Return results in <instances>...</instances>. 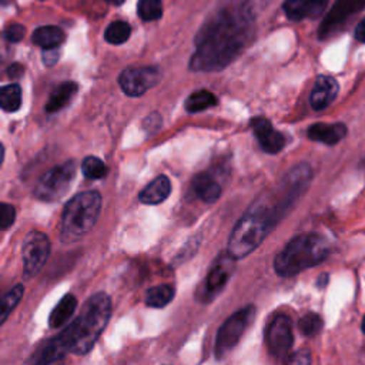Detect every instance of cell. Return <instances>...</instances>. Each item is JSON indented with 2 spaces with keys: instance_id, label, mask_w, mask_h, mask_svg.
<instances>
[{
  "instance_id": "28",
  "label": "cell",
  "mask_w": 365,
  "mask_h": 365,
  "mask_svg": "<svg viewBox=\"0 0 365 365\" xmlns=\"http://www.w3.org/2000/svg\"><path fill=\"white\" fill-rule=\"evenodd\" d=\"M24 294V287L21 284H17L14 285L7 294H4L3 297V301H1V315H0V322L3 324L9 314L14 309V307L20 302L21 297Z\"/></svg>"
},
{
  "instance_id": "2",
  "label": "cell",
  "mask_w": 365,
  "mask_h": 365,
  "mask_svg": "<svg viewBox=\"0 0 365 365\" xmlns=\"http://www.w3.org/2000/svg\"><path fill=\"white\" fill-rule=\"evenodd\" d=\"M309 181L311 174L297 165L272 194H261L235 224L227 242V252L235 259L251 254L284 218Z\"/></svg>"
},
{
  "instance_id": "38",
  "label": "cell",
  "mask_w": 365,
  "mask_h": 365,
  "mask_svg": "<svg viewBox=\"0 0 365 365\" xmlns=\"http://www.w3.org/2000/svg\"><path fill=\"white\" fill-rule=\"evenodd\" d=\"M13 0H1V6H7L9 3H11Z\"/></svg>"
},
{
  "instance_id": "31",
  "label": "cell",
  "mask_w": 365,
  "mask_h": 365,
  "mask_svg": "<svg viewBox=\"0 0 365 365\" xmlns=\"http://www.w3.org/2000/svg\"><path fill=\"white\" fill-rule=\"evenodd\" d=\"M24 34H26V29H24L23 24H19V23H13V24L7 26L4 29V33H3L4 38L7 41H11V43L20 41L24 37Z\"/></svg>"
},
{
  "instance_id": "7",
  "label": "cell",
  "mask_w": 365,
  "mask_h": 365,
  "mask_svg": "<svg viewBox=\"0 0 365 365\" xmlns=\"http://www.w3.org/2000/svg\"><path fill=\"white\" fill-rule=\"evenodd\" d=\"M255 317V308L252 305H248L237 312H234L225 322L221 325V328L217 332L215 336V356L218 359L224 358L241 339L248 325L252 322Z\"/></svg>"
},
{
  "instance_id": "26",
  "label": "cell",
  "mask_w": 365,
  "mask_h": 365,
  "mask_svg": "<svg viewBox=\"0 0 365 365\" xmlns=\"http://www.w3.org/2000/svg\"><path fill=\"white\" fill-rule=\"evenodd\" d=\"M81 171L87 178L101 180L107 175V165L98 157L88 155L81 161Z\"/></svg>"
},
{
  "instance_id": "20",
  "label": "cell",
  "mask_w": 365,
  "mask_h": 365,
  "mask_svg": "<svg viewBox=\"0 0 365 365\" xmlns=\"http://www.w3.org/2000/svg\"><path fill=\"white\" fill-rule=\"evenodd\" d=\"M76 308H77V298L71 294H66L50 314V318H48L50 328H58L66 322H68Z\"/></svg>"
},
{
  "instance_id": "5",
  "label": "cell",
  "mask_w": 365,
  "mask_h": 365,
  "mask_svg": "<svg viewBox=\"0 0 365 365\" xmlns=\"http://www.w3.org/2000/svg\"><path fill=\"white\" fill-rule=\"evenodd\" d=\"M101 211V195L97 191H83L71 197L61 215V240L73 242L91 231Z\"/></svg>"
},
{
  "instance_id": "1",
  "label": "cell",
  "mask_w": 365,
  "mask_h": 365,
  "mask_svg": "<svg viewBox=\"0 0 365 365\" xmlns=\"http://www.w3.org/2000/svg\"><path fill=\"white\" fill-rule=\"evenodd\" d=\"M254 34L255 16L248 0H218L194 38L190 70H222L252 43Z\"/></svg>"
},
{
  "instance_id": "16",
  "label": "cell",
  "mask_w": 365,
  "mask_h": 365,
  "mask_svg": "<svg viewBox=\"0 0 365 365\" xmlns=\"http://www.w3.org/2000/svg\"><path fill=\"white\" fill-rule=\"evenodd\" d=\"M346 133H348V128L342 123H335V124L315 123L308 128L307 135L312 141H318L327 145H335L346 135Z\"/></svg>"
},
{
  "instance_id": "10",
  "label": "cell",
  "mask_w": 365,
  "mask_h": 365,
  "mask_svg": "<svg viewBox=\"0 0 365 365\" xmlns=\"http://www.w3.org/2000/svg\"><path fill=\"white\" fill-rule=\"evenodd\" d=\"M364 7L365 0H336L319 26L318 37L321 40H327L335 36L344 29L346 21Z\"/></svg>"
},
{
  "instance_id": "37",
  "label": "cell",
  "mask_w": 365,
  "mask_h": 365,
  "mask_svg": "<svg viewBox=\"0 0 365 365\" xmlns=\"http://www.w3.org/2000/svg\"><path fill=\"white\" fill-rule=\"evenodd\" d=\"M104 1L108 4H113V6H121L124 3V0H104Z\"/></svg>"
},
{
  "instance_id": "36",
  "label": "cell",
  "mask_w": 365,
  "mask_h": 365,
  "mask_svg": "<svg viewBox=\"0 0 365 365\" xmlns=\"http://www.w3.org/2000/svg\"><path fill=\"white\" fill-rule=\"evenodd\" d=\"M355 38L361 43H365V17L358 23L355 29Z\"/></svg>"
},
{
  "instance_id": "14",
  "label": "cell",
  "mask_w": 365,
  "mask_h": 365,
  "mask_svg": "<svg viewBox=\"0 0 365 365\" xmlns=\"http://www.w3.org/2000/svg\"><path fill=\"white\" fill-rule=\"evenodd\" d=\"M328 0H285L284 11L292 21L317 19L324 14Z\"/></svg>"
},
{
  "instance_id": "21",
  "label": "cell",
  "mask_w": 365,
  "mask_h": 365,
  "mask_svg": "<svg viewBox=\"0 0 365 365\" xmlns=\"http://www.w3.org/2000/svg\"><path fill=\"white\" fill-rule=\"evenodd\" d=\"M64 38H66L64 31L56 26L37 27L31 36L33 43L41 48L58 47L64 41Z\"/></svg>"
},
{
  "instance_id": "17",
  "label": "cell",
  "mask_w": 365,
  "mask_h": 365,
  "mask_svg": "<svg viewBox=\"0 0 365 365\" xmlns=\"http://www.w3.org/2000/svg\"><path fill=\"white\" fill-rule=\"evenodd\" d=\"M191 188L197 198L204 201L205 204H212L220 198L221 185L210 173H198L192 181Z\"/></svg>"
},
{
  "instance_id": "23",
  "label": "cell",
  "mask_w": 365,
  "mask_h": 365,
  "mask_svg": "<svg viewBox=\"0 0 365 365\" xmlns=\"http://www.w3.org/2000/svg\"><path fill=\"white\" fill-rule=\"evenodd\" d=\"M174 287L168 284L153 287L145 294V304L153 308H163L174 298Z\"/></svg>"
},
{
  "instance_id": "32",
  "label": "cell",
  "mask_w": 365,
  "mask_h": 365,
  "mask_svg": "<svg viewBox=\"0 0 365 365\" xmlns=\"http://www.w3.org/2000/svg\"><path fill=\"white\" fill-rule=\"evenodd\" d=\"M161 127V115L158 113H151L143 120V128L145 133H155Z\"/></svg>"
},
{
  "instance_id": "11",
  "label": "cell",
  "mask_w": 365,
  "mask_h": 365,
  "mask_svg": "<svg viewBox=\"0 0 365 365\" xmlns=\"http://www.w3.org/2000/svg\"><path fill=\"white\" fill-rule=\"evenodd\" d=\"M292 341L294 335L291 319L284 314L275 315L265 332V342L269 354L277 359H285L292 346Z\"/></svg>"
},
{
  "instance_id": "34",
  "label": "cell",
  "mask_w": 365,
  "mask_h": 365,
  "mask_svg": "<svg viewBox=\"0 0 365 365\" xmlns=\"http://www.w3.org/2000/svg\"><path fill=\"white\" fill-rule=\"evenodd\" d=\"M285 362H288V364H309L311 355L307 349H301V351L292 354L291 356L285 358Z\"/></svg>"
},
{
  "instance_id": "35",
  "label": "cell",
  "mask_w": 365,
  "mask_h": 365,
  "mask_svg": "<svg viewBox=\"0 0 365 365\" xmlns=\"http://www.w3.org/2000/svg\"><path fill=\"white\" fill-rule=\"evenodd\" d=\"M23 73H24V67L19 63H14V64L7 67V76L10 78H19V77H21Z\"/></svg>"
},
{
  "instance_id": "39",
  "label": "cell",
  "mask_w": 365,
  "mask_h": 365,
  "mask_svg": "<svg viewBox=\"0 0 365 365\" xmlns=\"http://www.w3.org/2000/svg\"><path fill=\"white\" fill-rule=\"evenodd\" d=\"M362 331H364V334H365V317H364V319H362Z\"/></svg>"
},
{
  "instance_id": "33",
  "label": "cell",
  "mask_w": 365,
  "mask_h": 365,
  "mask_svg": "<svg viewBox=\"0 0 365 365\" xmlns=\"http://www.w3.org/2000/svg\"><path fill=\"white\" fill-rule=\"evenodd\" d=\"M60 58V51L57 47H53V48H44L43 51V63L44 66L47 67H51L54 66Z\"/></svg>"
},
{
  "instance_id": "8",
  "label": "cell",
  "mask_w": 365,
  "mask_h": 365,
  "mask_svg": "<svg viewBox=\"0 0 365 365\" xmlns=\"http://www.w3.org/2000/svg\"><path fill=\"white\" fill-rule=\"evenodd\" d=\"M50 254V240L41 231H30L21 247L26 277H34L46 264Z\"/></svg>"
},
{
  "instance_id": "13",
  "label": "cell",
  "mask_w": 365,
  "mask_h": 365,
  "mask_svg": "<svg viewBox=\"0 0 365 365\" xmlns=\"http://www.w3.org/2000/svg\"><path fill=\"white\" fill-rule=\"evenodd\" d=\"M251 128H252L254 135H255L259 147L262 148V151H265L268 154H277L284 148V145L287 143L284 134L277 131L267 118H264V117L252 118Z\"/></svg>"
},
{
  "instance_id": "30",
  "label": "cell",
  "mask_w": 365,
  "mask_h": 365,
  "mask_svg": "<svg viewBox=\"0 0 365 365\" xmlns=\"http://www.w3.org/2000/svg\"><path fill=\"white\" fill-rule=\"evenodd\" d=\"M0 228L7 230L16 220V210L11 204L3 202L1 210H0Z\"/></svg>"
},
{
  "instance_id": "25",
  "label": "cell",
  "mask_w": 365,
  "mask_h": 365,
  "mask_svg": "<svg viewBox=\"0 0 365 365\" xmlns=\"http://www.w3.org/2000/svg\"><path fill=\"white\" fill-rule=\"evenodd\" d=\"M131 34V27L127 21L123 20H117L113 21L111 24H108V27L104 31V38L107 43L110 44H123L128 40Z\"/></svg>"
},
{
  "instance_id": "9",
  "label": "cell",
  "mask_w": 365,
  "mask_h": 365,
  "mask_svg": "<svg viewBox=\"0 0 365 365\" xmlns=\"http://www.w3.org/2000/svg\"><path fill=\"white\" fill-rule=\"evenodd\" d=\"M235 261L237 259L231 257L227 251L218 255V258L211 265L207 278L201 287L200 298L202 299V302L211 301L224 289L235 269Z\"/></svg>"
},
{
  "instance_id": "4",
  "label": "cell",
  "mask_w": 365,
  "mask_h": 365,
  "mask_svg": "<svg viewBox=\"0 0 365 365\" xmlns=\"http://www.w3.org/2000/svg\"><path fill=\"white\" fill-rule=\"evenodd\" d=\"M331 252L328 240L317 232L294 237L275 257L274 269L279 277H292L321 264Z\"/></svg>"
},
{
  "instance_id": "24",
  "label": "cell",
  "mask_w": 365,
  "mask_h": 365,
  "mask_svg": "<svg viewBox=\"0 0 365 365\" xmlns=\"http://www.w3.org/2000/svg\"><path fill=\"white\" fill-rule=\"evenodd\" d=\"M21 104V88L19 84L4 86L0 91V106L7 113H14Z\"/></svg>"
},
{
  "instance_id": "22",
  "label": "cell",
  "mask_w": 365,
  "mask_h": 365,
  "mask_svg": "<svg viewBox=\"0 0 365 365\" xmlns=\"http://www.w3.org/2000/svg\"><path fill=\"white\" fill-rule=\"evenodd\" d=\"M214 106H217V97L208 90H197L191 93L184 104L187 113H200Z\"/></svg>"
},
{
  "instance_id": "29",
  "label": "cell",
  "mask_w": 365,
  "mask_h": 365,
  "mask_svg": "<svg viewBox=\"0 0 365 365\" xmlns=\"http://www.w3.org/2000/svg\"><path fill=\"white\" fill-rule=\"evenodd\" d=\"M298 328L305 336H314L322 329V319L318 314L308 312L299 319Z\"/></svg>"
},
{
  "instance_id": "12",
  "label": "cell",
  "mask_w": 365,
  "mask_h": 365,
  "mask_svg": "<svg viewBox=\"0 0 365 365\" xmlns=\"http://www.w3.org/2000/svg\"><path fill=\"white\" fill-rule=\"evenodd\" d=\"M160 81V71L155 67H130L121 71L118 84L124 94L140 97Z\"/></svg>"
},
{
  "instance_id": "15",
  "label": "cell",
  "mask_w": 365,
  "mask_h": 365,
  "mask_svg": "<svg viewBox=\"0 0 365 365\" xmlns=\"http://www.w3.org/2000/svg\"><path fill=\"white\" fill-rule=\"evenodd\" d=\"M338 90H339V86L334 77L319 76L315 80V84L312 87L311 96H309L311 107L317 111L327 108L335 100Z\"/></svg>"
},
{
  "instance_id": "18",
  "label": "cell",
  "mask_w": 365,
  "mask_h": 365,
  "mask_svg": "<svg viewBox=\"0 0 365 365\" xmlns=\"http://www.w3.org/2000/svg\"><path fill=\"white\" fill-rule=\"evenodd\" d=\"M77 90H78L77 83H74V81H63L48 96V98L46 101V106H44V111L47 114H53L56 111H60L67 104H70V101L76 96Z\"/></svg>"
},
{
  "instance_id": "6",
  "label": "cell",
  "mask_w": 365,
  "mask_h": 365,
  "mask_svg": "<svg viewBox=\"0 0 365 365\" xmlns=\"http://www.w3.org/2000/svg\"><path fill=\"white\" fill-rule=\"evenodd\" d=\"M76 171H77V167L73 160L64 161L63 164H58L50 168L37 181L33 190L34 197L37 200L47 201V202L60 200L68 191L76 177Z\"/></svg>"
},
{
  "instance_id": "3",
  "label": "cell",
  "mask_w": 365,
  "mask_h": 365,
  "mask_svg": "<svg viewBox=\"0 0 365 365\" xmlns=\"http://www.w3.org/2000/svg\"><path fill=\"white\" fill-rule=\"evenodd\" d=\"M111 315V301L104 292L90 297L76 319L57 334L58 339L74 355H86L96 344Z\"/></svg>"
},
{
  "instance_id": "27",
  "label": "cell",
  "mask_w": 365,
  "mask_h": 365,
  "mask_svg": "<svg viewBox=\"0 0 365 365\" xmlns=\"http://www.w3.org/2000/svg\"><path fill=\"white\" fill-rule=\"evenodd\" d=\"M137 13L144 21H154L163 16L161 0H138Z\"/></svg>"
},
{
  "instance_id": "19",
  "label": "cell",
  "mask_w": 365,
  "mask_h": 365,
  "mask_svg": "<svg viewBox=\"0 0 365 365\" xmlns=\"http://www.w3.org/2000/svg\"><path fill=\"white\" fill-rule=\"evenodd\" d=\"M171 191V182L165 175H158L154 178L141 192L138 194V200L147 205H155L163 202Z\"/></svg>"
}]
</instances>
